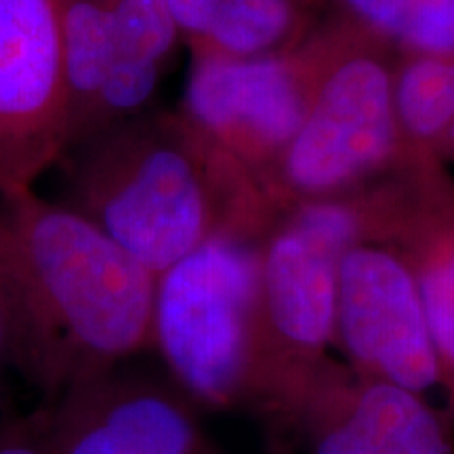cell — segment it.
<instances>
[{
	"instance_id": "ac0fdd59",
	"label": "cell",
	"mask_w": 454,
	"mask_h": 454,
	"mask_svg": "<svg viewBox=\"0 0 454 454\" xmlns=\"http://www.w3.org/2000/svg\"><path fill=\"white\" fill-rule=\"evenodd\" d=\"M187 47H196L211 30L225 0H164Z\"/></svg>"
},
{
	"instance_id": "8fae6325",
	"label": "cell",
	"mask_w": 454,
	"mask_h": 454,
	"mask_svg": "<svg viewBox=\"0 0 454 454\" xmlns=\"http://www.w3.org/2000/svg\"><path fill=\"white\" fill-rule=\"evenodd\" d=\"M41 411L53 454H225L177 385L121 368Z\"/></svg>"
},
{
	"instance_id": "277c9868",
	"label": "cell",
	"mask_w": 454,
	"mask_h": 454,
	"mask_svg": "<svg viewBox=\"0 0 454 454\" xmlns=\"http://www.w3.org/2000/svg\"><path fill=\"white\" fill-rule=\"evenodd\" d=\"M395 53L343 21L322 27L308 114L259 179L271 211L357 194L411 160L394 114Z\"/></svg>"
},
{
	"instance_id": "7a4b0ae2",
	"label": "cell",
	"mask_w": 454,
	"mask_h": 454,
	"mask_svg": "<svg viewBox=\"0 0 454 454\" xmlns=\"http://www.w3.org/2000/svg\"><path fill=\"white\" fill-rule=\"evenodd\" d=\"M64 202L158 276L223 230L274 219L257 179L181 114L152 110L67 147Z\"/></svg>"
},
{
	"instance_id": "52a82bcc",
	"label": "cell",
	"mask_w": 454,
	"mask_h": 454,
	"mask_svg": "<svg viewBox=\"0 0 454 454\" xmlns=\"http://www.w3.org/2000/svg\"><path fill=\"white\" fill-rule=\"evenodd\" d=\"M333 351L366 377L427 397L442 391L421 294L411 265L394 244L362 238L340 257Z\"/></svg>"
},
{
	"instance_id": "9a60e30c",
	"label": "cell",
	"mask_w": 454,
	"mask_h": 454,
	"mask_svg": "<svg viewBox=\"0 0 454 454\" xmlns=\"http://www.w3.org/2000/svg\"><path fill=\"white\" fill-rule=\"evenodd\" d=\"M343 21L400 53L454 55V0H326Z\"/></svg>"
},
{
	"instance_id": "9c48e42d",
	"label": "cell",
	"mask_w": 454,
	"mask_h": 454,
	"mask_svg": "<svg viewBox=\"0 0 454 454\" xmlns=\"http://www.w3.org/2000/svg\"><path fill=\"white\" fill-rule=\"evenodd\" d=\"M357 200L364 238L394 244L411 265L454 421V175L435 158H411Z\"/></svg>"
},
{
	"instance_id": "6da1fadb",
	"label": "cell",
	"mask_w": 454,
	"mask_h": 454,
	"mask_svg": "<svg viewBox=\"0 0 454 454\" xmlns=\"http://www.w3.org/2000/svg\"><path fill=\"white\" fill-rule=\"evenodd\" d=\"M156 276L36 190L0 196V309L11 368L53 406L152 348Z\"/></svg>"
},
{
	"instance_id": "4fadbf2b",
	"label": "cell",
	"mask_w": 454,
	"mask_h": 454,
	"mask_svg": "<svg viewBox=\"0 0 454 454\" xmlns=\"http://www.w3.org/2000/svg\"><path fill=\"white\" fill-rule=\"evenodd\" d=\"M391 93L408 156L440 160V147L454 116V55H395Z\"/></svg>"
},
{
	"instance_id": "7c38bea8",
	"label": "cell",
	"mask_w": 454,
	"mask_h": 454,
	"mask_svg": "<svg viewBox=\"0 0 454 454\" xmlns=\"http://www.w3.org/2000/svg\"><path fill=\"white\" fill-rule=\"evenodd\" d=\"M331 20L326 0H225L211 30L190 51L230 57L284 53Z\"/></svg>"
},
{
	"instance_id": "d6986e66",
	"label": "cell",
	"mask_w": 454,
	"mask_h": 454,
	"mask_svg": "<svg viewBox=\"0 0 454 454\" xmlns=\"http://www.w3.org/2000/svg\"><path fill=\"white\" fill-rule=\"evenodd\" d=\"M11 368L9 360V345H7V331H4V320H3V309H0V397H3L4 389V374ZM3 414V411H0Z\"/></svg>"
},
{
	"instance_id": "5bb4252c",
	"label": "cell",
	"mask_w": 454,
	"mask_h": 454,
	"mask_svg": "<svg viewBox=\"0 0 454 454\" xmlns=\"http://www.w3.org/2000/svg\"><path fill=\"white\" fill-rule=\"evenodd\" d=\"M57 4L70 110V147L81 139L112 66V11L110 0H57Z\"/></svg>"
},
{
	"instance_id": "3957f363",
	"label": "cell",
	"mask_w": 454,
	"mask_h": 454,
	"mask_svg": "<svg viewBox=\"0 0 454 454\" xmlns=\"http://www.w3.org/2000/svg\"><path fill=\"white\" fill-rule=\"evenodd\" d=\"M364 238L357 194L294 204L261 236L257 348L247 408L286 446L334 343L339 261Z\"/></svg>"
},
{
	"instance_id": "ba28073f",
	"label": "cell",
	"mask_w": 454,
	"mask_h": 454,
	"mask_svg": "<svg viewBox=\"0 0 454 454\" xmlns=\"http://www.w3.org/2000/svg\"><path fill=\"white\" fill-rule=\"evenodd\" d=\"M70 133L57 0H0V196L34 190Z\"/></svg>"
},
{
	"instance_id": "2e32d148",
	"label": "cell",
	"mask_w": 454,
	"mask_h": 454,
	"mask_svg": "<svg viewBox=\"0 0 454 454\" xmlns=\"http://www.w3.org/2000/svg\"><path fill=\"white\" fill-rule=\"evenodd\" d=\"M110 11L114 43L112 66L147 67V70L167 74L179 43H184L167 3L164 0H110Z\"/></svg>"
},
{
	"instance_id": "8992f818",
	"label": "cell",
	"mask_w": 454,
	"mask_h": 454,
	"mask_svg": "<svg viewBox=\"0 0 454 454\" xmlns=\"http://www.w3.org/2000/svg\"><path fill=\"white\" fill-rule=\"evenodd\" d=\"M322 27L299 47L274 55L230 57L192 51L177 112L257 184L308 114L320 64Z\"/></svg>"
},
{
	"instance_id": "e0dca14e",
	"label": "cell",
	"mask_w": 454,
	"mask_h": 454,
	"mask_svg": "<svg viewBox=\"0 0 454 454\" xmlns=\"http://www.w3.org/2000/svg\"><path fill=\"white\" fill-rule=\"evenodd\" d=\"M0 454H53L41 408L15 417L0 414Z\"/></svg>"
},
{
	"instance_id": "5b68a950",
	"label": "cell",
	"mask_w": 454,
	"mask_h": 454,
	"mask_svg": "<svg viewBox=\"0 0 454 454\" xmlns=\"http://www.w3.org/2000/svg\"><path fill=\"white\" fill-rule=\"evenodd\" d=\"M263 231H217L156 276L152 348L200 411L247 408Z\"/></svg>"
},
{
	"instance_id": "ffe728a7",
	"label": "cell",
	"mask_w": 454,
	"mask_h": 454,
	"mask_svg": "<svg viewBox=\"0 0 454 454\" xmlns=\"http://www.w3.org/2000/svg\"><path fill=\"white\" fill-rule=\"evenodd\" d=\"M440 160L444 164L454 162V116H452L450 129H448V133H446L444 144H442V147H440Z\"/></svg>"
},
{
	"instance_id": "30bf717a",
	"label": "cell",
	"mask_w": 454,
	"mask_h": 454,
	"mask_svg": "<svg viewBox=\"0 0 454 454\" xmlns=\"http://www.w3.org/2000/svg\"><path fill=\"white\" fill-rule=\"evenodd\" d=\"M286 446L305 454H454V421L427 395L331 356L301 402Z\"/></svg>"
}]
</instances>
